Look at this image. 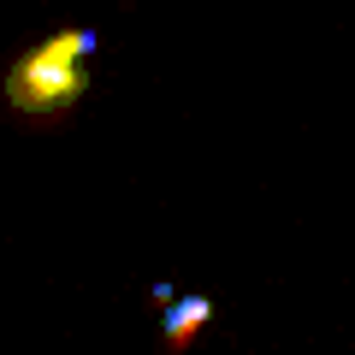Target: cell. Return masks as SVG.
<instances>
[{
  "label": "cell",
  "mask_w": 355,
  "mask_h": 355,
  "mask_svg": "<svg viewBox=\"0 0 355 355\" xmlns=\"http://www.w3.org/2000/svg\"><path fill=\"white\" fill-rule=\"evenodd\" d=\"M95 30H53L36 48H24L6 77H0V95H6V119L24 130H53L77 113V101L95 83Z\"/></svg>",
  "instance_id": "1"
},
{
  "label": "cell",
  "mask_w": 355,
  "mask_h": 355,
  "mask_svg": "<svg viewBox=\"0 0 355 355\" xmlns=\"http://www.w3.org/2000/svg\"><path fill=\"white\" fill-rule=\"evenodd\" d=\"M214 320V302L207 296H184V302H172L160 314V338H166V355H184L196 343V331Z\"/></svg>",
  "instance_id": "2"
}]
</instances>
